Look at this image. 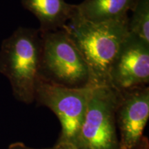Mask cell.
Here are the masks:
<instances>
[{
  "mask_svg": "<svg viewBox=\"0 0 149 149\" xmlns=\"http://www.w3.org/2000/svg\"><path fill=\"white\" fill-rule=\"evenodd\" d=\"M128 17L93 23L81 18L76 7L73 17L61 29L77 48L88 66L91 87L110 86L112 64L128 34Z\"/></svg>",
  "mask_w": 149,
  "mask_h": 149,
  "instance_id": "cell-1",
  "label": "cell"
},
{
  "mask_svg": "<svg viewBox=\"0 0 149 149\" xmlns=\"http://www.w3.org/2000/svg\"><path fill=\"white\" fill-rule=\"evenodd\" d=\"M42 37L39 29L19 27L1 43L0 72L18 101L32 104L39 77Z\"/></svg>",
  "mask_w": 149,
  "mask_h": 149,
  "instance_id": "cell-2",
  "label": "cell"
},
{
  "mask_svg": "<svg viewBox=\"0 0 149 149\" xmlns=\"http://www.w3.org/2000/svg\"><path fill=\"white\" fill-rule=\"evenodd\" d=\"M40 33L39 77L68 88L91 87L88 66L66 32L59 29Z\"/></svg>",
  "mask_w": 149,
  "mask_h": 149,
  "instance_id": "cell-3",
  "label": "cell"
},
{
  "mask_svg": "<svg viewBox=\"0 0 149 149\" xmlns=\"http://www.w3.org/2000/svg\"><path fill=\"white\" fill-rule=\"evenodd\" d=\"M120 92L111 86L93 87L74 145L77 149H120L115 112Z\"/></svg>",
  "mask_w": 149,
  "mask_h": 149,
  "instance_id": "cell-4",
  "label": "cell"
},
{
  "mask_svg": "<svg viewBox=\"0 0 149 149\" xmlns=\"http://www.w3.org/2000/svg\"><path fill=\"white\" fill-rule=\"evenodd\" d=\"M92 88H68L38 77L35 101L48 108L58 118L61 132L57 142L74 144L84 118Z\"/></svg>",
  "mask_w": 149,
  "mask_h": 149,
  "instance_id": "cell-5",
  "label": "cell"
},
{
  "mask_svg": "<svg viewBox=\"0 0 149 149\" xmlns=\"http://www.w3.org/2000/svg\"><path fill=\"white\" fill-rule=\"evenodd\" d=\"M149 117V88L120 92L115 119L120 149H148L144 130Z\"/></svg>",
  "mask_w": 149,
  "mask_h": 149,
  "instance_id": "cell-6",
  "label": "cell"
},
{
  "mask_svg": "<svg viewBox=\"0 0 149 149\" xmlns=\"http://www.w3.org/2000/svg\"><path fill=\"white\" fill-rule=\"evenodd\" d=\"M110 86L119 92L147 86L149 82V44L128 33L109 73Z\"/></svg>",
  "mask_w": 149,
  "mask_h": 149,
  "instance_id": "cell-7",
  "label": "cell"
},
{
  "mask_svg": "<svg viewBox=\"0 0 149 149\" xmlns=\"http://www.w3.org/2000/svg\"><path fill=\"white\" fill-rule=\"evenodd\" d=\"M22 4L38 19L42 33L61 29L76 12V5L64 0H22Z\"/></svg>",
  "mask_w": 149,
  "mask_h": 149,
  "instance_id": "cell-8",
  "label": "cell"
},
{
  "mask_svg": "<svg viewBox=\"0 0 149 149\" xmlns=\"http://www.w3.org/2000/svg\"><path fill=\"white\" fill-rule=\"evenodd\" d=\"M138 0H84L76 5L79 15L93 23L117 21L128 17Z\"/></svg>",
  "mask_w": 149,
  "mask_h": 149,
  "instance_id": "cell-9",
  "label": "cell"
},
{
  "mask_svg": "<svg viewBox=\"0 0 149 149\" xmlns=\"http://www.w3.org/2000/svg\"><path fill=\"white\" fill-rule=\"evenodd\" d=\"M128 17V33L149 44V0H138Z\"/></svg>",
  "mask_w": 149,
  "mask_h": 149,
  "instance_id": "cell-10",
  "label": "cell"
},
{
  "mask_svg": "<svg viewBox=\"0 0 149 149\" xmlns=\"http://www.w3.org/2000/svg\"><path fill=\"white\" fill-rule=\"evenodd\" d=\"M6 149H53V148H31L25 145L23 143L21 142H17L14 143L10 145L8 147V148Z\"/></svg>",
  "mask_w": 149,
  "mask_h": 149,
  "instance_id": "cell-11",
  "label": "cell"
},
{
  "mask_svg": "<svg viewBox=\"0 0 149 149\" xmlns=\"http://www.w3.org/2000/svg\"><path fill=\"white\" fill-rule=\"evenodd\" d=\"M53 149H77L74 144L70 143H59L57 142L55 146L52 147Z\"/></svg>",
  "mask_w": 149,
  "mask_h": 149,
  "instance_id": "cell-12",
  "label": "cell"
}]
</instances>
